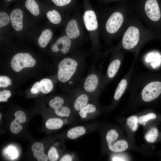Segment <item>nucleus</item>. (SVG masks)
I'll list each match as a JSON object with an SVG mask.
<instances>
[{
  "mask_svg": "<svg viewBox=\"0 0 161 161\" xmlns=\"http://www.w3.org/2000/svg\"><path fill=\"white\" fill-rule=\"evenodd\" d=\"M99 80L97 76L94 73L89 75L85 79L83 84V88L88 93H92L97 89Z\"/></svg>",
  "mask_w": 161,
  "mask_h": 161,
  "instance_id": "9d476101",
  "label": "nucleus"
},
{
  "mask_svg": "<svg viewBox=\"0 0 161 161\" xmlns=\"http://www.w3.org/2000/svg\"><path fill=\"white\" fill-rule=\"evenodd\" d=\"M56 115L61 117H68L71 114V110L68 107L61 105L54 110Z\"/></svg>",
  "mask_w": 161,
  "mask_h": 161,
  "instance_id": "393cba45",
  "label": "nucleus"
},
{
  "mask_svg": "<svg viewBox=\"0 0 161 161\" xmlns=\"http://www.w3.org/2000/svg\"><path fill=\"white\" fill-rule=\"evenodd\" d=\"M48 159L50 161H56L58 159L59 154L57 149L54 147L49 149L48 154Z\"/></svg>",
  "mask_w": 161,
  "mask_h": 161,
  "instance_id": "c756f323",
  "label": "nucleus"
},
{
  "mask_svg": "<svg viewBox=\"0 0 161 161\" xmlns=\"http://www.w3.org/2000/svg\"><path fill=\"white\" fill-rule=\"evenodd\" d=\"M128 126L132 131H136L138 128V118L135 116H132L128 117L126 120Z\"/></svg>",
  "mask_w": 161,
  "mask_h": 161,
  "instance_id": "a878e982",
  "label": "nucleus"
},
{
  "mask_svg": "<svg viewBox=\"0 0 161 161\" xmlns=\"http://www.w3.org/2000/svg\"><path fill=\"white\" fill-rule=\"evenodd\" d=\"M71 42L67 36H64L58 39L52 45L51 49L54 52L61 51L63 54L66 53L71 46Z\"/></svg>",
  "mask_w": 161,
  "mask_h": 161,
  "instance_id": "0eeeda50",
  "label": "nucleus"
},
{
  "mask_svg": "<svg viewBox=\"0 0 161 161\" xmlns=\"http://www.w3.org/2000/svg\"><path fill=\"white\" fill-rule=\"evenodd\" d=\"M112 161H125L124 159L120 157H114L112 159Z\"/></svg>",
  "mask_w": 161,
  "mask_h": 161,
  "instance_id": "4c0bfd02",
  "label": "nucleus"
},
{
  "mask_svg": "<svg viewBox=\"0 0 161 161\" xmlns=\"http://www.w3.org/2000/svg\"><path fill=\"white\" fill-rule=\"evenodd\" d=\"M73 160V157L71 155L66 154L64 155L59 160L60 161H71Z\"/></svg>",
  "mask_w": 161,
  "mask_h": 161,
  "instance_id": "e433bc0d",
  "label": "nucleus"
},
{
  "mask_svg": "<svg viewBox=\"0 0 161 161\" xmlns=\"http://www.w3.org/2000/svg\"><path fill=\"white\" fill-rule=\"evenodd\" d=\"M127 81L125 79H122L116 89L114 95V99L116 100H119L124 93L127 86Z\"/></svg>",
  "mask_w": 161,
  "mask_h": 161,
  "instance_id": "4be33fe9",
  "label": "nucleus"
},
{
  "mask_svg": "<svg viewBox=\"0 0 161 161\" xmlns=\"http://www.w3.org/2000/svg\"><path fill=\"white\" fill-rule=\"evenodd\" d=\"M121 64L120 60L115 59L110 64L107 69V75L110 78H113L118 72Z\"/></svg>",
  "mask_w": 161,
  "mask_h": 161,
  "instance_id": "412c9836",
  "label": "nucleus"
},
{
  "mask_svg": "<svg viewBox=\"0 0 161 161\" xmlns=\"http://www.w3.org/2000/svg\"><path fill=\"white\" fill-rule=\"evenodd\" d=\"M78 63L75 60L66 58L59 63L58 66V78L59 81L65 83L71 79L75 74Z\"/></svg>",
  "mask_w": 161,
  "mask_h": 161,
  "instance_id": "f257e3e1",
  "label": "nucleus"
},
{
  "mask_svg": "<svg viewBox=\"0 0 161 161\" xmlns=\"http://www.w3.org/2000/svg\"><path fill=\"white\" fill-rule=\"evenodd\" d=\"M30 92L33 94H37L40 92L39 82L35 83L30 89Z\"/></svg>",
  "mask_w": 161,
  "mask_h": 161,
  "instance_id": "c9c22d12",
  "label": "nucleus"
},
{
  "mask_svg": "<svg viewBox=\"0 0 161 161\" xmlns=\"http://www.w3.org/2000/svg\"><path fill=\"white\" fill-rule=\"evenodd\" d=\"M56 5L58 6H63L69 4L71 0H52Z\"/></svg>",
  "mask_w": 161,
  "mask_h": 161,
  "instance_id": "f704fd0d",
  "label": "nucleus"
},
{
  "mask_svg": "<svg viewBox=\"0 0 161 161\" xmlns=\"http://www.w3.org/2000/svg\"><path fill=\"white\" fill-rule=\"evenodd\" d=\"M83 20L86 29L92 31L97 29L98 24L96 15L94 11L91 10L85 11L83 16Z\"/></svg>",
  "mask_w": 161,
  "mask_h": 161,
  "instance_id": "1a4fd4ad",
  "label": "nucleus"
},
{
  "mask_svg": "<svg viewBox=\"0 0 161 161\" xmlns=\"http://www.w3.org/2000/svg\"><path fill=\"white\" fill-rule=\"evenodd\" d=\"M64 124V122L61 119L52 118L49 119L46 122V127L50 130H55L61 128Z\"/></svg>",
  "mask_w": 161,
  "mask_h": 161,
  "instance_id": "f3484780",
  "label": "nucleus"
},
{
  "mask_svg": "<svg viewBox=\"0 0 161 161\" xmlns=\"http://www.w3.org/2000/svg\"><path fill=\"white\" fill-rule=\"evenodd\" d=\"M16 121L19 123H24L26 120L27 118L25 114L21 111H18L14 114Z\"/></svg>",
  "mask_w": 161,
  "mask_h": 161,
  "instance_id": "2f4dec72",
  "label": "nucleus"
},
{
  "mask_svg": "<svg viewBox=\"0 0 161 161\" xmlns=\"http://www.w3.org/2000/svg\"><path fill=\"white\" fill-rule=\"evenodd\" d=\"M52 36V31L49 29L43 30L38 40V42L40 47L44 48L48 44Z\"/></svg>",
  "mask_w": 161,
  "mask_h": 161,
  "instance_id": "dca6fc26",
  "label": "nucleus"
},
{
  "mask_svg": "<svg viewBox=\"0 0 161 161\" xmlns=\"http://www.w3.org/2000/svg\"><path fill=\"white\" fill-rule=\"evenodd\" d=\"M11 80L8 76H0V87H7L11 84Z\"/></svg>",
  "mask_w": 161,
  "mask_h": 161,
  "instance_id": "473e14b6",
  "label": "nucleus"
},
{
  "mask_svg": "<svg viewBox=\"0 0 161 161\" xmlns=\"http://www.w3.org/2000/svg\"><path fill=\"white\" fill-rule=\"evenodd\" d=\"M0 119L1 120V114H0Z\"/></svg>",
  "mask_w": 161,
  "mask_h": 161,
  "instance_id": "58836bf2",
  "label": "nucleus"
},
{
  "mask_svg": "<svg viewBox=\"0 0 161 161\" xmlns=\"http://www.w3.org/2000/svg\"><path fill=\"white\" fill-rule=\"evenodd\" d=\"M145 10L147 16L151 20L157 21L160 19L161 13L156 0H147L145 5Z\"/></svg>",
  "mask_w": 161,
  "mask_h": 161,
  "instance_id": "423d86ee",
  "label": "nucleus"
},
{
  "mask_svg": "<svg viewBox=\"0 0 161 161\" xmlns=\"http://www.w3.org/2000/svg\"><path fill=\"white\" fill-rule=\"evenodd\" d=\"M89 98L87 95L82 93L79 95L76 98L73 103L74 110L78 112L89 103Z\"/></svg>",
  "mask_w": 161,
  "mask_h": 161,
  "instance_id": "ddd939ff",
  "label": "nucleus"
},
{
  "mask_svg": "<svg viewBox=\"0 0 161 161\" xmlns=\"http://www.w3.org/2000/svg\"><path fill=\"white\" fill-rule=\"evenodd\" d=\"M11 96L10 91L8 90H3L0 91V102H6Z\"/></svg>",
  "mask_w": 161,
  "mask_h": 161,
  "instance_id": "72a5a7b5",
  "label": "nucleus"
},
{
  "mask_svg": "<svg viewBox=\"0 0 161 161\" xmlns=\"http://www.w3.org/2000/svg\"><path fill=\"white\" fill-rule=\"evenodd\" d=\"M40 92L44 94H47L52 91L53 84L52 81L48 78H44L39 82Z\"/></svg>",
  "mask_w": 161,
  "mask_h": 161,
  "instance_id": "a211bd4d",
  "label": "nucleus"
},
{
  "mask_svg": "<svg viewBox=\"0 0 161 161\" xmlns=\"http://www.w3.org/2000/svg\"><path fill=\"white\" fill-rule=\"evenodd\" d=\"M140 36L139 30L133 26L129 27L124 33L122 39L123 47L127 49L134 48L138 43Z\"/></svg>",
  "mask_w": 161,
  "mask_h": 161,
  "instance_id": "7ed1b4c3",
  "label": "nucleus"
},
{
  "mask_svg": "<svg viewBox=\"0 0 161 161\" xmlns=\"http://www.w3.org/2000/svg\"><path fill=\"white\" fill-rule=\"evenodd\" d=\"M65 31L67 36L70 39H74L78 37L80 33L76 21H70L67 23Z\"/></svg>",
  "mask_w": 161,
  "mask_h": 161,
  "instance_id": "f8f14e48",
  "label": "nucleus"
},
{
  "mask_svg": "<svg viewBox=\"0 0 161 161\" xmlns=\"http://www.w3.org/2000/svg\"><path fill=\"white\" fill-rule=\"evenodd\" d=\"M25 7L33 15L38 16L40 13L39 5L35 0H27L25 3Z\"/></svg>",
  "mask_w": 161,
  "mask_h": 161,
  "instance_id": "aec40b11",
  "label": "nucleus"
},
{
  "mask_svg": "<svg viewBox=\"0 0 161 161\" xmlns=\"http://www.w3.org/2000/svg\"><path fill=\"white\" fill-rule=\"evenodd\" d=\"M31 149L33 152L34 157L38 161H47L48 157L44 153V147L41 143L35 142L31 147Z\"/></svg>",
  "mask_w": 161,
  "mask_h": 161,
  "instance_id": "9b49d317",
  "label": "nucleus"
},
{
  "mask_svg": "<svg viewBox=\"0 0 161 161\" xmlns=\"http://www.w3.org/2000/svg\"><path fill=\"white\" fill-rule=\"evenodd\" d=\"M22 128V125L16 121L15 118L12 120L10 124V130L13 134H17L19 133Z\"/></svg>",
  "mask_w": 161,
  "mask_h": 161,
  "instance_id": "cd10ccee",
  "label": "nucleus"
},
{
  "mask_svg": "<svg viewBox=\"0 0 161 161\" xmlns=\"http://www.w3.org/2000/svg\"><path fill=\"white\" fill-rule=\"evenodd\" d=\"M161 94V82L155 81L147 84L142 90V99L146 102H149L156 99Z\"/></svg>",
  "mask_w": 161,
  "mask_h": 161,
  "instance_id": "20e7f679",
  "label": "nucleus"
},
{
  "mask_svg": "<svg viewBox=\"0 0 161 161\" xmlns=\"http://www.w3.org/2000/svg\"><path fill=\"white\" fill-rule=\"evenodd\" d=\"M115 141L108 145V148L111 151L120 152L126 150L128 148V144L126 141L123 140H117L116 142Z\"/></svg>",
  "mask_w": 161,
  "mask_h": 161,
  "instance_id": "2eb2a0df",
  "label": "nucleus"
},
{
  "mask_svg": "<svg viewBox=\"0 0 161 161\" xmlns=\"http://www.w3.org/2000/svg\"><path fill=\"white\" fill-rule=\"evenodd\" d=\"M46 16L50 22L54 24H58L61 21V17L59 13L54 9L48 11L46 13Z\"/></svg>",
  "mask_w": 161,
  "mask_h": 161,
  "instance_id": "5701e85b",
  "label": "nucleus"
},
{
  "mask_svg": "<svg viewBox=\"0 0 161 161\" xmlns=\"http://www.w3.org/2000/svg\"><path fill=\"white\" fill-rule=\"evenodd\" d=\"M36 63L35 59L30 54L20 52L13 57L11 61L10 65L14 71L18 72L24 68L34 66Z\"/></svg>",
  "mask_w": 161,
  "mask_h": 161,
  "instance_id": "f03ea898",
  "label": "nucleus"
},
{
  "mask_svg": "<svg viewBox=\"0 0 161 161\" xmlns=\"http://www.w3.org/2000/svg\"><path fill=\"white\" fill-rule=\"evenodd\" d=\"M7 0L8 1H11V0Z\"/></svg>",
  "mask_w": 161,
  "mask_h": 161,
  "instance_id": "ea45409f",
  "label": "nucleus"
},
{
  "mask_svg": "<svg viewBox=\"0 0 161 161\" xmlns=\"http://www.w3.org/2000/svg\"><path fill=\"white\" fill-rule=\"evenodd\" d=\"M97 110V108L94 104L89 103L86 106L78 112L80 117L83 119L87 118L89 114L95 113Z\"/></svg>",
  "mask_w": 161,
  "mask_h": 161,
  "instance_id": "6ab92c4d",
  "label": "nucleus"
},
{
  "mask_svg": "<svg viewBox=\"0 0 161 161\" xmlns=\"http://www.w3.org/2000/svg\"><path fill=\"white\" fill-rule=\"evenodd\" d=\"M86 132V128L83 126H78L73 127L67 132V137L72 140L79 138L84 135Z\"/></svg>",
  "mask_w": 161,
  "mask_h": 161,
  "instance_id": "4468645a",
  "label": "nucleus"
},
{
  "mask_svg": "<svg viewBox=\"0 0 161 161\" xmlns=\"http://www.w3.org/2000/svg\"><path fill=\"white\" fill-rule=\"evenodd\" d=\"M23 13L19 9H15L11 13L10 17L11 24L13 28L15 30L19 31L23 29Z\"/></svg>",
  "mask_w": 161,
  "mask_h": 161,
  "instance_id": "6e6552de",
  "label": "nucleus"
},
{
  "mask_svg": "<svg viewBox=\"0 0 161 161\" xmlns=\"http://www.w3.org/2000/svg\"><path fill=\"white\" fill-rule=\"evenodd\" d=\"M158 136V129L155 127H153L146 133L145 136V138L147 142L152 143L156 141Z\"/></svg>",
  "mask_w": 161,
  "mask_h": 161,
  "instance_id": "b1692460",
  "label": "nucleus"
},
{
  "mask_svg": "<svg viewBox=\"0 0 161 161\" xmlns=\"http://www.w3.org/2000/svg\"><path fill=\"white\" fill-rule=\"evenodd\" d=\"M10 21V17L4 12H0V27H4L8 24Z\"/></svg>",
  "mask_w": 161,
  "mask_h": 161,
  "instance_id": "c85d7f7f",
  "label": "nucleus"
},
{
  "mask_svg": "<svg viewBox=\"0 0 161 161\" xmlns=\"http://www.w3.org/2000/svg\"><path fill=\"white\" fill-rule=\"evenodd\" d=\"M156 118L157 116L154 113H149L140 117L138 118V123L140 124H143L150 120L155 119Z\"/></svg>",
  "mask_w": 161,
  "mask_h": 161,
  "instance_id": "7c9ffc66",
  "label": "nucleus"
},
{
  "mask_svg": "<svg viewBox=\"0 0 161 161\" xmlns=\"http://www.w3.org/2000/svg\"><path fill=\"white\" fill-rule=\"evenodd\" d=\"M123 21V17L120 13H113L107 21L106 28L109 33L113 34L117 32L121 27Z\"/></svg>",
  "mask_w": 161,
  "mask_h": 161,
  "instance_id": "39448f33",
  "label": "nucleus"
},
{
  "mask_svg": "<svg viewBox=\"0 0 161 161\" xmlns=\"http://www.w3.org/2000/svg\"><path fill=\"white\" fill-rule=\"evenodd\" d=\"M64 100L62 97L56 96L51 100L49 102V104L50 107L54 110L59 106L63 105Z\"/></svg>",
  "mask_w": 161,
  "mask_h": 161,
  "instance_id": "bb28decb",
  "label": "nucleus"
}]
</instances>
